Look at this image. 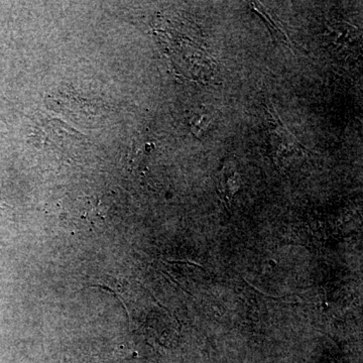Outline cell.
Wrapping results in <instances>:
<instances>
[{"label": "cell", "instance_id": "obj_2", "mask_svg": "<svg viewBox=\"0 0 363 363\" xmlns=\"http://www.w3.org/2000/svg\"><path fill=\"white\" fill-rule=\"evenodd\" d=\"M212 114L208 111H199L191 121V130L196 135L200 136L207 130L211 123Z\"/></svg>", "mask_w": 363, "mask_h": 363}, {"label": "cell", "instance_id": "obj_1", "mask_svg": "<svg viewBox=\"0 0 363 363\" xmlns=\"http://www.w3.org/2000/svg\"><path fill=\"white\" fill-rule=\"evenodd\" d=\"M240 186V175L233 164H227L221 169L218 179V193L224 204L230 205L233 196Z\"/></svg>", "mask_w": 363, "mask_h": 363}]
</instances>
